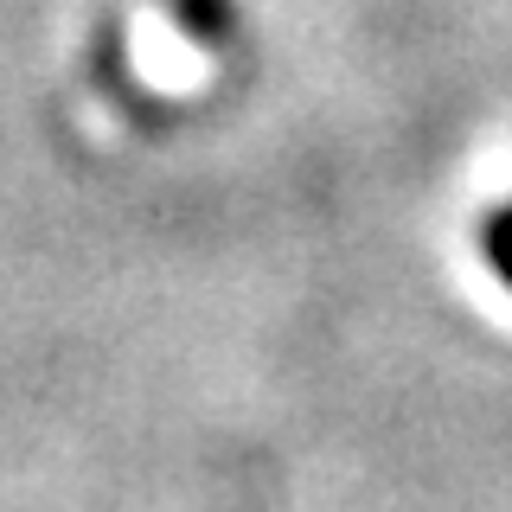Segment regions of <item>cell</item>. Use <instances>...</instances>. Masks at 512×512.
Masks as SVG:
<instances>
[{
	"mask_svg": "<svg viewBox=\"0 0 512 512\" xmlns=\"http://www.w3.org/2000/svg\"><path fill=\"white\" fill-rule=\"evenodd\" d=\"M487 250H493V269L512 282V212L493 218V231H487Z\"/></svg>",
	"mask_w": 512,
	"mask_h": 512,
	"instance_id": "cell-1",
	"label": "cell"
}]
</instances>
